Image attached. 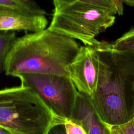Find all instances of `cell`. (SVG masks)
Returning <instances> with one entry per match:
<instances>
[{
    "instance_id": "1",
    "label": "cell",
    "mask_w": 134,
    "mask_h": 134,
    "mask_svg": "<svg viewBox=\"0 0 134 134\" xmlns=\"http://www.w3.org/2000/svg\"><path fill=\"white\" fill-rule=\"evenodd\" d=\"M93 47L100 64L91 102L104 124H125L134 118V51L116 50L103 41Z\"/></svg>"
},
{
    "instance_id": "2",
    "label": "cell",
    "mask_w": 134,
    "mask_h": 134,
    "mask_svg": "<svg viewBox=\"0 0 134 134\" xmlns=\"http://www.w3.org/2000/svg\"><path fill=\"white\" fill-rule=\"evenodd\" d=\"M77 41L47 28L17 38L5 61L6 75L48 73L68 76L66 67L80 48ZM69 77V76H68Z\"/></svg>"
},
{
    "instance_id": "3",
    "label": "cell",
    "mask_w": 134,
    "mask_h": 134,
    "mask_svg": "<svg viewBox=\"0 0 134 134\" xmlns=\"http://www.w3.org/2000/svg\"><path fill=\"white\" fill-rule=\"evenodd\" d=\"M57 119L31 88L19 86L0 90V126L12 134H48Z\"/></svg>"
},
{
    "instance_id": "4",
    "label": "cell",
    "mask_w": 134,
    "mask_h": 134,
    "mask_svg": "<svg viewBox=\"0 0 134 134\" xmlns=\"http://www.w3.org/2000/svg\"><path fill=\"white\" fill-rule=\"evenodd\" d=\"M111 10L75 1L54 9L49 27L50 31L95 47L99 41L95 37L115 23Z\"/></svg>"
},
{
    "instance_id": "5",
    "label": "cell",
    "mask_w": 134,
    "mask_h": 134,
    "mask_svg": "<svg viewBox=\"0 0 134 134\" xmlns=\"http://www.w3.org/2000/svg\"><path fill=\"white\" fill-rule=\"evenodd\" d=\"M21 85L32 90L54 116L65 122L71 120L78 91L66 76L48 73H24L19 75Z\"/></svg>"
},
{
    "instance_id": "6",
    "label": "cell",
    "mask_w": 134,
    "mask_h": 134,
    "mask_svg": "<svg viewBox=\"0 0 134 134\" xmlns=\"http://www.w3.org/2000/svg\"><path fill=\"white\" fill-rule=\"evenodd\" d=\"M99 57L96 49L80 46L72 61L66 67L69 77L77 90L92 98L96 90L99 71Z\"/></svg>"
},
{
    "instance_id": "7",
    "label": "cell",
    "mask_w": 134,
    "mask_h": 134,
    "mask_svg": "<svg viewBox=\"0 0 134 134\" xmlns=\"http://www.w3.org/2000/svg\"><path fill=\"white\" fill-rule=\"evenodd\" d=\"M48 24L44 15L0 9V31L35 32L46 29Z\"/></svg>"
},
{
    "instance_id": "8",
    "label": "cell",
    "mask_w": 134,
    "mask_h": 134,
    "mask_svg": "<svg viewBox=\"0 0 134 134\" xmlns=\"http://www.w3.org/2000/svg\"><path fill=\"white\" fill-rule=\"evenodd\" d=\"M71 120L81 126L86 134H106L105 125L99 118L90 98L79 91Z\"/></svg>"
},
{
    "instance_id": "9",
    "label": "cell",
    "mask_w": 134,
    "mask_h": 134,
    "mask_svg": "<svg viewBox=\"0 0 134 134\" xmlns=\"http://www.w3.org/2000/svg\"><path fill=\"white\" fill-rule=\"evenodd\" d=\"M0 9H11L39 15H47L46 11L34 0H0Z\"/></svg>"
},
{
    "instance_id": "10",
    "label": "cell",
    "mask_w": 134,
    "mask_h": 134,
    "mask_svg": "<svg viewBox=\"0 0 134 134\" xmlns=\"http://www.w3.org/2000/svg\"><path fill=\"white\" fill-rule=\"evenodd\" d=\"M17 38L15 31H0V73L5 71L6 58Z\"/></svg>"
},
{
    "instance_id": "11",
    "label": "cell",
    "mask_w": 134,
    "mask_h": 134,
    "mask_svg": "<svg viewBox=\"0 0 134 134\" xmlns=\"http://www.w3.org/2000/svg\"><path fill=\"white\" fill-rule=\"evenodd\" d=\"M75 1H80L99 7H104L111 10L117 14L116 8L111 0H52L54 9L58 8L63 5Z\"/></svg>"
},
{
    "instance_id": "12",
    "label": "cell",
    "mask_w": 134,
    "mask_h": 134,
    "mask_svg": "<svg viewBox=\"0 0 134 134\" xmlns=\"http://www.w3.org/2000/svg\"><path fill=\"white\" fill-rule=\"evenodd\" d=\"M111 44L116 50L134 51V27L125 32Z\"/></svg>"
},
{
    "instance_id": "13",
    "label": "cell",
    "mask_w": 134,
    "mask_h": 134,
    "mask_svg": "<svg viewBox=\"0 0 134 134\" xmlns=\"http://www.w3.org/2000/svg\"><path fill=\"white\" fill-rule=\"evenodd\" d=\"M105 125L106 134H134V118L121 125Z\"/></svg>"
},
{
    "instance_id": "14",
    "label": "cell",
    "mask_w": 134,
    "mask_h": 134,
    "mask_svg": "<svg viewBox=\"0 0 134 134\" xmlns=\"http://www.w3.org/2000/svg\"><path fill=\"white\" fill-rule=\"evenodd\" d=\"M64 125L66 134H86L81 126L71 120H66Z\"/></svg>"
},
{
    "instance_id": "15",
    "label": "cell",
    "mask_w": 134,
    "mask_h": 134,
    "mask_svg": "<svg viewBox=\"0 0 134 134\" xmlns=\"http://www.w3.org/2000/svg\"><path fill=\"white\" fill-rule=\"evenodd\" d=\"M48 134H66L64 123H59L54 125Z\"/></svg>"
},
{
    "instance_id": "16",
    "label": "cell",
    "mask_w": 134,
    "mask_h": 134,
    "mask_svg": "<svg viewBox=\"0 0 134 134\" xmlns=\"http://www.w3.org/2000/svg\"><path fill=\"white\" fill-rule=\"evenodd\" d=\"M114 5L115 6L117 11V14L119 15H121L123 14L124 10V6H123V1L122 0H111Z\"/></svg>"
},
{
    "instance_id": "17",
    "label": "cell",
    "mask_w": 134,
    "mask_h": 134,
    "mask_svg": "<svg viewBox=\"0 0 134 134\" xmlns=\"http://www.w3.org/2000/svg\"><path fill=\"white\" fill-rule=\"evenodd\" d=\"M0 134H12L9 130L0 126Z\"/></svg>"
},
{
    "instance_id": "18",
    "label": "cell",
    "mask_w": 134,
    "mask_h": 134,
    "mask_svg": "<svg viewBox=\"0 0 134 134\" xmlns=\"http://www.w3.org/2000/svg\"><path fill=\"white\" fill-rule=\"evenodd\" d=\"M122 1L128 5L134 7V0H122Z\"/></svg>"
}]
</instances>
